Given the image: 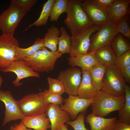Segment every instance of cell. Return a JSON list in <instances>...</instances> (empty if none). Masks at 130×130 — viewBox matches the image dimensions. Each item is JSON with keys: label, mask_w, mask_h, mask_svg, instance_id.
<instances>
[{"label": "cell", "mask_w": 130, "mask_h": 130, "mask_svg": "<svg viewBox=\"0 0 130 130\" xmlns=\"http://www.w3.org/2000/svg\"><path fill=\"white\" fill-rule=\"evenodd\" d=\"M49 84L48 91L50 92L61 95L65 92L62 82L57 79L49 77L47 78Z\"/></svg>", "instance_id": "4dcf8cb0"}, {"label": "cell", "mask_w": 130, "mask_h": 130, "mask_svg": "<svg viewBox=\"0 0 130 130\" xmlns=\"http://www.w3.org/2000/svg\"><path fill=\"white\" fill-rule=\"evenodd\" d=\"M27 12L14 4L0 14V31L2 34L13 35L15 30Z\"/></svg>", "instance_id": "52a82bcc"}, {"label": "cell", "mask_w": 130, "mask_h": 130, "mask_svg": "<svg viewBox=\"0 0 130 130\" xmlns=\"http://www.w3.org/2000/svg\"><path fill=\"white\" fill-rule=\"evenodd\" d=\"M94 53L98 62L107 67L114 65L117 58L111 45L98 49Z\"/></svg>", "instance_id": "44dd1931"}, {"label": "cell", "mask_w": 130, "mask_h": 130, "mask_svg": "<svg viewBox=\"0 0 130 130\" xmlns=\"http://www.w3.org/2000/svg\"><path fill=\"white\" fill-rule=\"evenodd\" d=\"M45 113L51 123V130H57L65 123L70 120L68 113L61 109L59 105L49 104Z\"/></svg>", "instance_id": "9a60e30c"}, {"label": "cell", "mask_w": 130, "mask_h": 130, "mask_svg": "<svg viewBox=\"0 0 130 130\" xmlns=\"http://www.w3.org/2000/svg\"><path fill=\"white\" fill-rule=\"evenodd\" d=\"M57 130H68L67 125L64 124L60 127Z\"/></svg>", "instance_id": "ab89813d"}, {"label": "cell", "mask_w": 130, "mask_h": 130, "mask_svg": "<svg viewBox=\"0 0 130 130\" xmlns=\"http://www.w3.org/2000/svg\"><path fill=\"white\" fill-rule=\"evenodd\" d=\"M38 1V0H11L10 3L15 4L27 12Z\"/></svg>", "instance_id": "e575fe53"}, {"label": "cell", "mask_w": 130, "mask_h": 130, "mask_svg": "<svg viewBox=\"0 0 130 130\" xmlns=\"http://www.w3.org/2000/svg\"><path fill=\"white\" fill-rule=\"evenodd\" d=\"M82 78L78 89V96L79 98L90 99L94 98L97 91L91 81L89 71H82Z\"/></svg>", "instance_id": "d6986e66"}, {"label": "cell", "mask_w": 130, "mask_h": 130, "mask_svg": "<svg viewBox=\"0 0 130 130\" xmlns=\"http://www.w3.org/2000/svg\"><path fill=\"white\" fill-rule=\"evenodd\" d=\"M125 102L122 107L119 111V120L130 125V87L128 84L125 86Z\"/></svg>", "instance_id": "484cf974"}, {"label": "cell", "mask_w": 130, "mask_h": 130, "mask_svg": "<svg viewBox=\"0 0 130 130\" xmlns=\"http://www.w3.org/2000/svg\"><path fill=\"white\" fill-rule=\"evenodd\" d=\"M130 14H129L120 19L117 26L119 33L128 40L130 39Z\"/></svg>", "instance_id": "f546056e"}, {"label": "cell", "mask_w": 130, "mask_h": 130, "mask_svg": "<svg viewBox=\"0 0 130 130\" xmlns=\"http://www.w3.org/2000/svg\"><path fill=\"white\" fill-rule=\"evenodd\" d=\"M27 128L34 130H48L50 122L45 113L33 116H25L21 121Z\"/></svg>", "instance_id": "ffe728a7"}, {"label": "cell", "mask_w": 130, "mask_h": 130, "mask_svg": "<svg viewBox=\"0 0 130 130\" xmlns=\"http://www.w3.org/2000/svg\"><path fill=\"white\" fill-rule=\"evenodd\" d=\"M100 27L93 25L75 36H72L70 57L87 53L90 46L91 37Z\"/></svg>", "instance_id": "9c48e42d"}, {"label": "cell", "mask_w": 130, "mask_h": 130, "mask_svg": "<svg viewBox=\"0 0 130 130\" xmlns=\"http://www.w3.org/2000/svg\"><path fill=\"white\" fill-rule=\"evenodd\" d=\"M121 74L127 83H130V65L129 66L121 72Z\"/></svg>", "instance_id": "74e56055"}, {"label": "cell", "mask_w": 130, "mask_h": 130, "mask_svg": "<svg viewBox=\"0 0 130 130\" xmlns=\"http://www.w3.org/2000/svg\"><path fill=\"white\" fill-rule=\"evenodd\" d=\"M81 73L80 69L74 67H69L59 72L57 79L62 82L65 92L69 96H78Z\"/></svg>", "instance_id": "30bf717a"}, {"label": "cell", "mask_w": 130, "mask_h": 130, "mask_svg": "<svg viewBox=\"0 0 130 130\" xmlns=\"http://www.w3.org/2000/svg\"><path fill=\"white\" fill-rule=\"evenodd\" d=\"M67 60L68 64L72 67H80L82 71H89L92 67L99 63L92 52L70 57Z\"/></svg>", "instance_id": "ac0fdd59"}, {"label": "cell", "mask_w": 130, "mask_h": 130, "mask_svg": "<svg viewBox=\"0 0 130 130\" xmlns=\"http://www.w3.org/2000/svg\"><path fill=\"white\" fill-rule=\"evenodd\" d=\"M0 100L4 103L5 106L2 126L10 122L24 119L25 116L20 111L17 101L10 91L0 90Z\"/></svg>", "instance_id": "8fae6325"}, {"label": "cell", "mask_w": 130, "mask_h": 130, "mask_svg": "<svg viewBox=\"0 0 130 130\" xmlns=\"http://www.w3.org/2000/svg\"><path fill=\"white\" fill-rule=\"evenodd\" d=\"M107 66L98 63L89 71L92 83L97 91L101 90L103 78Z\"/></svg>", "instance_id": "603a6c76"}, {"label": "cell", "mask_w": 130, "mask_h": 130, "mask_svg": "<svg viewBox=\"0 0 130 130\" xmlns=\"http://www.w3.org/2000/svg\"><path fill=\"white\" fill-rule=\"evenodd\" d=\"M10 130H34L27 127L21 121L18 124L11 125L9 127Z\"/></svg>", "instance_id": "8d00e7d4"}, {"label": "cell", "mask_w": 130, "mask_h": 130, "mask_svg": "<svg viewBox=\"0 0 130 130\" xmlns=\"http://www.w3.org/2000/svg\"><path fill=\"white\" fill-rule=\"evenodd\" d=\"M117 120L116 117L106 118L92 113L86 117L85 121L90 124L91 130H112Z\"/></svg>", "instance_id": "e0dca14e"}, {"label": "cell", "mask_w": 130, "mask_h": 130, "mask_svg": "<svg viewBox=\"0 0 130 130\" xmlns=\"http://www.w3.org/2000/svg\"><path fill=\"white\" fill-rule=\"evenodd\" d=\"M83 6L94 25L100 27L110 21L105 8L95 0H84Z\"/></svg>", "instance_id": "4fadbf2b"}, {"label": "cell", "mask_w": 130, "mask_h": 130, "mask_svg": "<svg viewBox=\"0 0 130 130\" xmlns=\"http://www.w3.org/2000/svg\"><path fill=\"white\" fill-rule=\"evenodd\" d=\"M83 1L69 0L67 16L64 22L72 36L94 25L83 8Z\"/></svg>", "instance_id": "6da1fadb"}, {"label": "cell", "mask_w": 130, "mask_h": 130, "mask_svg": "<svg viewBox=\"0 0 130 130\" xmlns=\"http://www.w3.org/2000/svg\"><path fill=\"white\" fill-rule=\"evenodd\" d=\"M42 93L45 101L47 104L52 103L60 106L64 103V99L61 95L51 93L48 89H45Z\"/></svg>", "instance_id": "1f68e13d"}, {"label": "cell", "mask_w": 130, "mask_h": 130, "mask_svg": "<svg viewBox=\"0 0 130 130\" xmlns=\"http://www.w3.org/2000/svg\"><path fill=\"white\" fill-rule=\"evenodd\" d=\"M3 79L2 76L0 75V87L2 85L3 82Z\"/></svg>", "instance_id": "60d3db41"}, {"label": "cell", "mask_w": 130, "mask_h": 130, "mask_svg": "<svg viewBox=\"0 0 130 130\" xmlns=\"http://www.w3.org/2000/svg\"><path fill=\"white\" fill-rule=\"evenodd\" d=\"M69 0H55L52 8L50 15V20L57 21L60 15L66 12Z\"/></svg>", "instance_id": "f1b7e54d"}, {"label": "cell", "mask_w": 130, "mask_h": 130, "mask_svg": "<svg viewBox=\"0 0 130 130\" xmlns=\"http://www.w3.org/2000/svg\"><path fill=\"white\" fill-rule=\"evenodd\" d=\"M93 99L94 98L88 99L80 98L78 96L69 95L68 98L64 99V104L60 107L68 113L72 120H74L80 113H86Z\"/></svg>", "instance_id": "7c38bea8"}, {"label": "cell", "mask_w": 130, "mask_h": 130, "mask_svg": "<svg viewBox=\"0 0 130 130\" xmlns=\"http://www.w3.org/2000/svg\"><path fill=\"white\" fill-rule=\"evenodd\" d=\"M86 113L85 112L80 113L74 121H70L66 123L71 126L74 130H88L85 128L84 123Z\"/></svg>", "instance_id": "836d02e7"}, {"label": "cell", "mask_w": 130, "mask_h": 130, "mask_svg": "<svg viewBox=\"0 0 130 130\" xmlns=\"http://www.w3.org/2000/svg\"><path fill=\"white\" fill-rule=\"evenodd\" d=\"M125 100V96L116 97L102 90L97 91L91 104L92 113L104 117L112 112L119 111Z\"/></svg>", "instance_id": "7a4b0ae2"}, {"label": "cell", "mask_w": 130, "mask_h": 130, "mask_svg": "<svg viewBox=\"0 0 130 130\" xmlns=\"http://www.w3.org/2000/svg\"><path fill=\"white\" fill-rule=\"evenodd\" d=\"M114 65L120 72L130 65V50L117 57Z\"/></svg>", "instance_id": "d6a6232c"}, {"label": "cell", "mask_w": 130, "mask_h": 130, "mask_svg": "<svg viewBox=\"0 0 130 130\" xmlns=\"http://www.w3.org/2000/svg\"><path fill=\"white\" fill-rule=\"evenodd\" d=\"M117 23L110 21L100 27L90 38V45L87 53H94L98 49L111 45L119 33Z\"/></svg>", "instance_id": "5b68a950"}, {"label": "cell", "mask_w": 130, "mask_h": 130, "mask_svg": "<svg viewBox=\"0 0 130 130\" xmlns=\"http://www.w3.org/2000/svg\"><path fill=\"white\" fill-rule=\"evenodd\" d=\"M60 32V30L54 25H52L50 27L48 28L44 38L45 46L51 51H57L58 39Z\"/></svg>", "instance_id": "cb8c5ba5"}, {"label": "cell", "mask_w": 130, "mask_h": 130, "mask_svg": "<svg viewBox=\"0 0 130 130\" xmlns=\"http://www.w3.org/2000/svg\"><path fill=\"white\" fill-rule=\"evenodd\" d=\"M17 103L21 113L27 117L45 113L48 104L45 101L42 91L26 95L17 101Z\"/></svg>", "instance_id": "8992f818"}, {"label": "cell", "mask_w": 130, "mask_h": 130, "mask_svg": "<svg viewBox=\"0 0 130 130\" xmlns=\"http://www.w3.org/2000/svg\"><path fill=\"white\" fill-rule=\"evenodd\" d=\"M0 71L4 73L13 72L15 73L16 78L12 82V83L17 87L23 84L22 83L20 82L22 79L32 77L39 78L40 76L38 72L34 71L27 65L23 60H15L6 68L0 69Z\"/></svg>", "instance_id": "5bb4252c"}, {"label": "cell", "mask_w": 130, "mask_h": 130, "mask_svg": "<svg viewBox=\"0 0 130 130\" xmlns=\"http://www.w3.org/2000/svg\"><path fill=\"white\" fill-rule=\"evenodd\" d=\"M45 47L44 38H37L33 44L28 48H23L18 47L16 50L15 60H23L24 58L34 55L37 51Z\"/></svg>", "instance_id": "7402d4cb"}, {"label": "cell", "mask_w": 130, "mask_h": 130, "mask_svg": "<svg viewBox=\"0 0 130 130\" xmlns=\"http://www.w3.org/2000/svg\"><path fill=\"white\" fill-rule=\"evenodd\" d=\"M55 0H48L43 5L42 11L38 19L32 24H30L26 29V30L31 26H35L39 27L46 25L50 17L52 6Z\"/></svg>", "instance_id": "4316f807"}, {"label": "cell", "mask_w": 130, "mask_h": 130, "mask_svg": "<svg viewBox=\"0 0 130 130\" xmlns=\"http://www.w3.org/2000/svg\"><path fill=\"white\" fill-rule=\"evenodd\" d=\"M60 30L61 35L58 39V48L57 51L63 54L69 53L71 46V37L68 35L63 26L60 27Z\"/></svg>", "instance_id": "83f0119b"}, {"label": "cell", "mask_w": 130, "mask_h": 130, "mask_svg": "<svg viewBox=\"0 0 130 130\" xmlns=\"http://www.w3.org/2000/svg\"><path fill=\"white\" fill-rule=\"evenodd\" d=\"M130 0H116L105 9L110 21L118 23L124 16L130 14Z\"/></svg>", "instance_id": "2e32d148"}, {"label": "cell", "mask_w": 130, "mask_h": 130, "mask_svg": "<svg viewBox=\"0 0 130 130\" xmlns=\"http://www.w3.org/2000/svg\"><path fill=\"white\" fill-rule=\"evenodd\" d=\"M117 57L130 50V44L127 39L118 33L111 44Z\"/></svg>", "instance_id": "d4e9b609"}, {"label": "cell", "mask_w": 130, "mask_h": 130, "mask_svg": "<svg viewBox=\"0 0 130 130\" xmlns=\"http://www.w3.org/2000/svg\"><path fill=\"white\" fill-rule=\"evenodd\" d=\"M63 54L57 51H49L45 47L23 60L27 65L36 72H48L53 70L57 60Z\"/></svg>", "instance_id": "3957f363"}, {"label": "cell", "mask_w": 130, "mask_h": 130, "mask_svg": "<svg viewBox=\"0 0 130 130\" xmlns=\"http://www.w3.org/2000/svg\"><path fill=\"white\" fill-rule=\"evenodd\" d=\"M112 130H130V125L117 120Z\"/></svg>", "instance_id": "d590c367"}, {"label": "cell", "mask_w": 130, "mask_h": 130, "mask_svg": "<svg viewBox=\"0 0 130 130\" xmlns=\"http://www.w3.org/2000/svg\"><path fill=\"white\" fill-rule=\"evenodd\" d=\"M19 45L13 35H0V69L6 68L15 60L16 49Z\"/></svg>", "instance_id": "ba28073f"}, {"label": "cell", "mask_w": 130, "mask_h": 130, "mask_svg": "<svg viewBox=\"0 0 130 130\" xmlns=\"http://www.w3.org/2000/svg\"><path fill=\"white\" fill-rule=\"evenodd\" d=\"M125 80L114 65L107 66L101 90L115 96H125Z\"/></svg>", "instance_id": "277c9868"}, {"label": "cell", "mask_w": 130, "mask_h": 130, "mask_svg": "<svg viewBox=\"0 0 130 130\" xmlns=\"http://www.w3.org/2000/svg\"><path fill=\"white\" fill-rule=\"evenodd\" d=\"M116 0H95L99 5L105 8L111 5Z\"/></svg>", "instance_id": "f35d334b"}]
</instances>
